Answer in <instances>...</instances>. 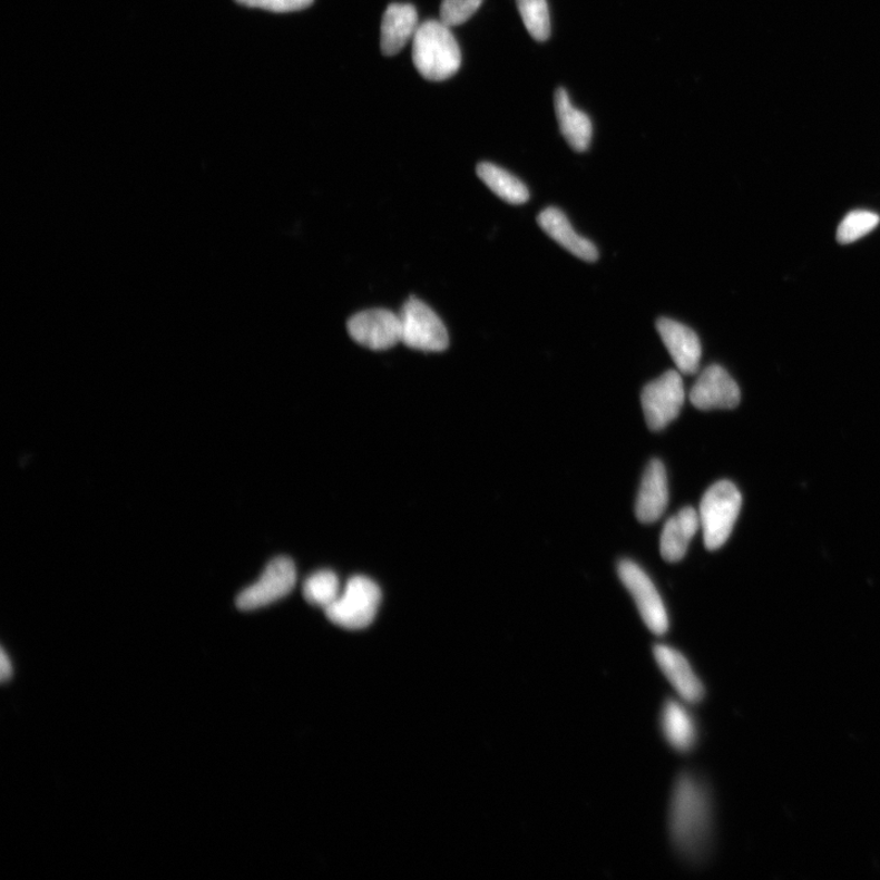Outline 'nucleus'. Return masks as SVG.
I'll return each mask as SVG.
<instances>
[{
    "label": "nucleus",
    "instance_id": "nucleus-1",
    "mask_svg": "<svg viewBox=\"0 0 880 880\" xmlns=\"http://www.w3.org/2000/svg\"><path fill=\"white\" fill-rule=\"evenodd\" d=\"M671 837L676 850L685 858L704 857L711 844L713 804L706 786L691 774H683L675 784L669 812Z\"/></svg>",
    "mask_w": 880,
    "mask_h": 880
},
{
    "label": "nucleus",
    "instance_id": "nucleus-2",
    "mask_svg": "<svg viewBox=\"0 0 880 880\" xmlns=\"http://www.w3.org/2000/svg\"><path fill=\"white\" fill-rule=\"evenodd\" d=\"M412 60L426 80L454 77L461 67V50L450 27L442 20L422 22L413 36Z\"/></svg>",
    "mask_w": 880,
    "mask_h": 880
},
{
    "label": "nucleus",
    "instance_id": "nucleus-3",
    "mask_svg": "<svg viewBox=\"0 0 880 880\" xmlns=\"http://www.w3.org/2000/svg\"><path fill=\"white\" fill-rule=\"evenodd\" d=\"M743 506L739 489L729 481L713 485L703 496L700 507V522L704 545L716 550L726 544Z\"/></svg>",
    "mask_w": 880,
    "mask_h": 880
},
{
    "label": "nucleus",
    "instance_id": "nucleus-4",
    "mask_svg": "<svg viewBox=\"0 0 880 880\" xmlns=\"http://www.w3.org/2000/svg\"><path fill=\"white\" fill-rule=\"evenodd\" d=\"M381 589L370 578H350L344 593L325 609L326 618L348 630H361L375 618L381 603Z\"/></svg>",
    "mask_w": 880,
    "mask_h": 880
},
{
    "label": "nucleus",
    "instance_id": "nucleus-5",
    "mask_svg": "<svg viewBox=\"0 0 880 880\" xmlns=\"http://www.w3.org/2000/svg\"><path fill=\"white\" fill-rule=\"evenodd\" d=\"M398 314L402 344L423 352L448 349L449 335L444 323L421 300L410 297Z\"/></svg>",
    "mask_w": 880,
    "mask_h": 880
},
{
    "label": "nucleus",
    "instance_id": "nucleus-6",
    "mask_svg": "<svg viewBox=\"0 0 880 880\" xmlns=\"http://www.w3.org/2000/svg\"><path fill=\"white\" fill-rule=\"evenodd\" d=\"M682 374L665 372L658 380L648 383L641 395L646 422L652 431H662L681 413L685 402Z\"/></svg>",
    "mask_w": 880,
    "mask_h": 880
},
{
    "label": "nucleus",
    "instance_id": "nucleus-7",
    "mask_svg": "<svg viewBox=\"0 0 880 880\" xmlns=\"http://www.w3.org/2000/svg\"><path fill=\"white\" fill-rule=\"evenodd\" d=\"M296 584V568L292 559L272 560L258 581L248 586L236 598V606L244 612L268 607L292 593Z\"/></svg>",
    "mask_w": 880,
    "mask_h": 880
},
{
    "label": "nucleus",
    "instance_id": "nucleus-8",
    "mask_svg": "<svg viewBox=\"0 0 880 880\" xmlns=\"http://www.w3.org/2000/svg\"><path fill=\"white\" fill-rule=\"evenodd\" d=\"M618 573L649 630L659 636L668 632V613H666L658 589L649 576L630 560L620 561Z\"/></svg>",
    "mask_w": 880,
    "mask_h": 880
},
{
    "label": "nucleus",
    "instance_id": "nucleus-9",
    "mask_svg": "<svg viewBox=\"0 0 880 880\" xmlns=\"http://www.w3.org/2000/svg\"><path fill=\"white\" fill-rule=\"evenodd\" d=\"M348 332L354 341L371 350H388L401 343L399 314L375 309L363 311L348 322Z\"/></svg>",
    "mask_w": 880,
    "mask_h": 880
},
{
    "label": "nucleus",
    "instance_id": "nucleus-10",
    "mask_svg": "<svg viewBox=\"0 0 880 880\" xmlns=\"http://www.w3.org/2000/svg\"><path fill=\"white\" fill-rule=\"evenodd\" d=\"M740 400L739 385L718 364L704 370L690 393L693 405L704 411L734 409L740 404Z\"/></svg>",
    "mask_w": 880,
    "mask_h": 880
},
{
    "label": "nucleus",
    "instance_id": "nucleus-11",
    "mask_svg": "<svg viewBox=\"0 0 880 880\" xmlns=\"http://www.w3.org/2000/svg\"><path fill=\"white\" fill-rule=\"evenodd\" d=\"M657 330L668 349L678 372L694 374L698 371L702 348L697 334L688 326L669 319H659Z\"/></svg>",
    "mask_w": 880,
    "mask_h": 880
},
{
    "label": "nucleus",
    "instance_id": "nucleus-12",
    "mask_svg": "<svg viewBox=\"0 0 880 880\" xmlns=\"http://www.w3.org/2000/svg\"><path fill=\"white\" fill-rule=\"evenodd\" d=\"M655 658L678 696L685 702L697 703L704 697V687L683 653L666 645H657Z\"/></svg>",
    "mask_w": 880,
    "mask_h": 880
},
{
    "label": "nucleus",
    "instance_id": "nucleus-13",
    "mask_svg": "<svg viewBox=\"0 0 880 880\" xmlns=\"http://www.w3.org/2000/svg\"><path fill=\"white\" fill-rule=\"evenodd\" d=\"M668 480L664 465L658 459H653L639 486L636 501L637 519L644 524L658 521L668 507Z\"/></svg>",
    "mask_w": 880,
    "mask_h": 880
},
{
    "label": "nucleus",
    "instance_id": "nucleus-14",
    "mask_svg": "<svg viewBox=\"0 0 880 880\" xmlns=\"http://www.w3.org/2000/svg\"><path fill=\"white\" fill-rule=\"evenodd\" d=\"M420 27L418 10L411 4L394 3L387 8L381 27V48L387 57L397 56L413 40Z\"/></svg>",
    "mask_w": 880,
    "mask_h": 880
},
{
    "label": "nucleus",
    "instance_id": "nucleus-15",
    "mask_svg": "<svg viewBox=\"0 0 880 880\" xmlns=\"http://www.w3.org/2000/svg\"><path fill=\"white\" fill-rule=\"evenodd\" d=\"M537 222L553 241L568 250L574 256L586 262H596L598 260V250L594 243L578 235L568 217L560 209L549 207L540 212Z\"/></svg>",
    "mask_w": 880,
    "mask_h": 880
},
{
    "label": "nucleus",
    "instance_id": "nucleus-16",
    "mask_svg": "<svg viewBox=\"0 0 880 880\" xmlns=\"http://www.w3.org/2000/svg\"><path fill=\"white\" fill-rule=\"evenodd\" d=\"M701 527L700 514L694 508H684L664 525L661 536V555L669 563L681 561Z\"/></svg>",
    "mask_w": 880,
    "mask_h": 880
},
{
    "label": "nucleus",
    "instance_id": "nucleus-17",
    "mask_svg": "<svg viewBox=\"0 0 880 880\" xmlns=\"http://www.w3.org/2000/svg\"><path fill=\"white\" fill-rule=\"evenodd\" d=\"M556 113L560 131L567 143L577 153H585L593 140V123L580 109L573 106L570 97L564 88H559L555 98Z\"/></svg>",
    "mask_w": 880,
    "mask_h": 880
},
{
    "label": "nucleus",
    "instance_id": "nucleus-18",
    "mask_svg": "<svg viewBox=\"0 0 880 880\" xmlns=\"http://www.w3.org/2000/svg\"><path fill=\"white\" fill-rule=\"evenodd\" d=\"M661 726L668 744L678 752H688L697 741V726L694 716L676 701L665 703L661 715Z\"/></svg>",
    "mask_w": 880,
    "mask_h": 880
},
{
    "label": "nucleus",
    "instance_id": "nucleus-19",
    "mask_svg": "<svg viewBox=\"0 0 880 880\" xmlns=\"http://www.w3.org/2000/svg\"><path fill=\"white\" fill-rule=\"evenodd\" d=\"M477 175L498 197L511 205L526 204L530 193L526 185L511 173L492 163H480Z\"/></svg>",
    "mask_w": 880,
    "mask_h": 880
},
{
    "label": "nucleus",
    "instance_id": "nucleus-20",
    "mask_svg": "<svg viewBox=\"0 0 880 880\" xmlns=\"http://www.w3.org/2000/svg\"><path fill=\"white\" fill-rule=\"evenodd\" d=\"M303 594L311 606L325 610L342 595L341 583L334 573L319 571L307 578Z\"/></svg>",
    "mask_w": 880,
    "mask_h": 880
},
{
    "label": "nucleus",
    "instance_id": "nucleus-21",
    "mask_svg": "<svg viewBox=\"0 0 880 880\" xmlns=\"http://www.w3.org/2000/svg\"><path fill=\"white\" fill-rule=\"evenodd\" d=\"M518 9L528 33L538 42L550 36V17L547 0H517Z\"/></svg>",
    "mask_w": 880,
    "mask_h": 880
},
{
    "label": "nucleus",
    "instance_id": "nucleus-22",
    "mask_svg": "<svg viewBox=\"0 0 880 880\" xmlns=\"http://www.w3.org/2000/svg\"><path fill=\"white\" fill-rule=\"evenodd\" d=\"M879 224L876 213L869 211H854L841 222L837 233L840 244H851L871 233Z\"/></svg>",
    "mask_w": 880,
    "mask_h": 880
},
{
    "label": "nucleus",
    "instance_id": "nucleus-23",
    "mask_svg": "<svg viewBox=\"0 0 880 880\" xmlns=\"http://www.w3.org/2000/svg\"><path fill=\"white\" fill-rule=\"evenodd\" d=\"M483 0H443L440 6V20L454 28L467 22L480 9Z\"/></svg>",
    "mask_w": 880,
    "mask_h": 880
},
{
    "label": "nucleus",
    "instance_id": "nucleus-24",
    "mask_svg": "<svg viewBox=\"0 0 880 880\" xmlns=\"http://www.w3.org/2000/svg\"><path fill=\"white\" fill-rule=\"evenodd\" d=\"M235 2L272 12H293L311 7L314 0H235Z\"/></svg>",
    "mask_w": 880,
    "mask_h": 880
},
{
    "label": "nucleus",
    "instance_id": "nucleus-25",
    "mask_svg": "<svg viewBox=\"0 0 880 880\" xmlns=\"http://www.w3.org/2000/svg\"><path fill=\"white\" fill-rule=\"evenodd\" d=\"M12 675H14V669H12L11 661L7 652L2 649V656H0V678H2V683L6 684L11 681Z\"/></svg>",
    "mask_w": 880,
    "mask_h": 880
}]
</instances>
